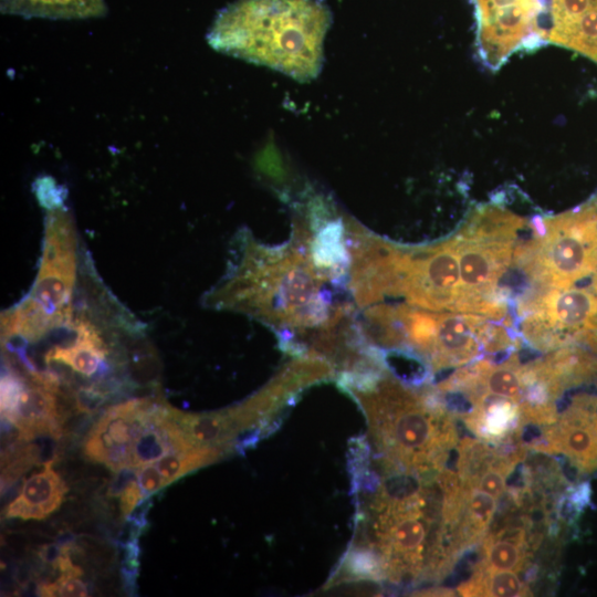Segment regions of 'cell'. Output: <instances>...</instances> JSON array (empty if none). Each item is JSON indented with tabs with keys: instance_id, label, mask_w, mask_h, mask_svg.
Segmentation results:
<instances>
[{
	"instance_id": "obj_3",
	"label": "cell",
	"mask_w": 597,
	"mask_h": 597,
	"mask_svg": "<svg viewBox=\"0 0 597 597\" xmlns=\"http://www.w3.org/2000/svg\"><path fill=\"white\" fill-rule=\"evenodd\" d=\"M522 226V219L506 210L485 208L454 235L461 280L458 313L504 317L506 307L496 289L514 262Z\"/></svg>"
},
{
	"instance_id": "obj_10",
	"label": "cell",
	"mask_w": 597,
	"mask_h": 597,
	"mask_svg": "<svg viewBox=\"0 0 597 597\" xmlns=\"http://www.w3.org/2000/svg\"><path fill=\"white\" fill-rule=\"evenodd\" d=\"M1 12L23 18L90 19L107 12L104 0H0Z\"/></svg>"
},
{
	"instance_id": "obj_14",
	"label": "cell",
	"mask_w": 597,
	"mask_h": 597,
	"mask_svg": "<svg viewBox=\"0 0 597 597\" xmlns=\"http://www.w3.org/2000/svg\"><path fill=\"white\" fill-rule=\"evenodd\" d=\"M34 191L40 203L48 210L63 207L64 191L50 177L39 178L34 182Z\"/></svg>"
},
{
	"instance_id": "obj_8",
	"label": "cell",
	"mask_w": 597,
	"mask_h": 597,
	"mask_svg": "<svg viewBox=\"0 0 597 597\" xmlns=\"http://www.w3.org/2000/svg\"><path fill=\"white\" fill-rule=\"evenodd\" d=\"M32 385L23 386L13 410L4 416L20 431L22 439L61 432L54 390L32 375Z\"/></svg>"
},
{
	"instance_id": "obj_16",
	"label": "cell",
	"mask_w": 597,
	"mask_h": 597,
	"mask_svg": "<svg viewBox=\"0 0 597 597\" xmlns=\"http://www.w3.org/2000/svg\"><path fill=\"white\" fill-rule=\"evenodd\" d=\"M105 401V394L94 388H82L75 395L76 408L86 413L95 412Z\"/></svg>"
},
{
	"instance_id": "obj_13",
	"label": "cell",
	"mask_w": 597,
	"mask_h": 597,
	"mask_svg": "<svg viewBox=\"0 0 597 597\" xmlns=\"http://www.w3.org/2000/svg\"><path fill=\"white\" fill-rule=\"evenodd\" d=\"M41 596L82 597L87 596L85 584L77 576L61 575L53 584H43L39 589Z\"/></svg>"
},
{
	"instance_id": "obj_9",
	"label": "cell",
	"mask_w": 597,
	"mask_h": 597,
	"mask_svg": "<svg viewBox=\"0 0 597 597\" xmlns=\"http://www.w3.org/2000/svg\"><path fill=\"white\" fill-rule=\"evenodd\" d=\"M67 489L51 463L32 474L7 509L8 517L43 520L61 505Z\"/></svg>"
},
{
	"instance_id": "obj_18",
	"label": "cell",
	"mask_w": 597,
	"mask_h": 597,
	"mask_svg": "<svg viewBox=\"0 0 597 597\" xmlns=\"http://www.w3.org/2000/svg\"><path fill=\"white\" fill-rule=\"evenodd\" d=\"M66 551V547H61L57 544H46L40 547L39 555L43 562L56 567L60 558Z\"/></svg>"
},
{
	"instance_id": "obj_7",
	"label": "cell",
	"mask_w": 597,
	"mask_h": 597,
	"mask_svg": "<svg viewBox=\"0 0 597 597\" xmlns=\"http://www.w3.org/2000/svg\"><path fill=\"white\" fill-rule=\"evenodd\" d=\"M72 324L73 334L53 344L44 359L46 364H63L90 377L101 369L108 350L98 328L88 318H72Z\"/></svg>"
},
{
	"instance_id": "obj_4",
	"label": "cell",
	"mask_w": 597,
	"mask_h": 597,
	"mask_svg": "<svg viewBox=\"0 0 597 597\" xmlns=\"http://www.w3.org/2000/svg\"><path fill=\"white\" fill-rule=\"evenodd\" d=\"M325 23L324 8L311 0H240L219 13L208 40L217 50L254 60L271 34L304 40Z\"/></svg>"
},
{
	"instance_id": "obj_6",
	"label": "cell",
	"mask_w": 597,
	"mask_h": 597,
	"mask_svg": "<svg viewBox=\"0 0 597 597\" xmlns=\"http://www.w3.org/2000/svg\"><path fill=\"white\" fill-rule=\"evenodd\" d=\"M155 404L133 399L107 409L84 443L85 454L115 472L130 467L132 446Z\"/></svg>"
},
{
	"instance_id": "obj_11",
	"label": "cell",
	"mask_w": 597,
	"mask_h": 597,
	"mask_svg": "<svg viewBox=\"0 0 597 597\" xmlns=\"http://www.w3.org/2000/svg\"><path fill=\"white\" fill-rule=\"evenodd\" d=\"M220 452L211 448L172 450L157 460L155 465L167 486L186 473L214 461Z\"/></svg>"
},
{
	"instance_id": "obj_19",
	"label": "cell",
	"mask_w": 597,
	"mask_h": 597,
	"mask_svg": "<svg viewBox=\"0 0 597 597\" xmlns=\"http://www.w3.org/2000/svg\"><path fill=\"white\" fill-rule=\"evenodd\" d=\"M151 506V501L149 499L146 500V498L132 511L129 515H127V520L129 523L143 527L146 524V514L148 510Z\"/></svg>"
},
{
	"instance_id": "obj_2",
	"label": "cell",
	"mask_w": 597,
	"mask_h": 597,
	"mask_svg": "<svg viewBox=\"0 0 597 597\" xmlns=\"http://www.w3.org/2000/svg\"><path fill=\"white\" fill-rule=\"evenodd\" d=\"M344 387L365 409L378 446L410 472L437 469L455 440L443 409L421 394L376 370L344 378Z\"/></svg>"
},
{
	"instance_id": "obj_12",
	"label": "cell",
	"mask_w": 597,
	"mask_h": 597,
	"mask_svg": "<svg viewBox=\"0 0 597 597\" xmlns=\"http://www.w3.org/2000/svg\"><path fill=\"white\" fill-rule=\"evenodd\" d=\"M527 561L525 544L489 537L484 543V557L480 568L485 570L520 572Z\"/></svg>"
},
{
	"instance_id": "obj_5",
	"label": "cell",
	"mask_w": 597,
	"mask_h": 597,
	"mask_svg": "<svg viewBox=\"0 0 597 597\" xmlns=\"http://www.w3.org/2000/svg\"><path fill=\"white\" fill-rule=\"evenodd\" d=\"M76 238L72 220L62 207L46 218L40 270L30 297L54 320L56 326L72 316L71 298L76 277Z\"/></svg>"
},
{
	"instance_id": "obj_15",
	"label": "cell",
	"mask_w": 597,
	"mask_h": 597,
	"mask_svg": "<svg viewBox=\"0 0 597 597\" xmlns=\"http://www.w3.org/2000/svg\"><path fill=\"white\" fill-rule=\"evenodd\" d=\"M137 480L144 499L166 486L165 480L155 464H146L137 471Z\"/></svg>"
},
{
	"instance_id": "obj_1",
	"label": "cell",
	"mask_w": 597,
	"mask_h": 597,
	"mask_svg": "<svg viewBox=\"0 0 597 597\" xmlns=\"http://www.w3.org/2000/svg\"><path fill=\"white\" fill-rule=\"evenodd\" d=\"M308 228L297 224L277 247L242 237V253L207 297L208 305L242 312L281 333L301 349L317 334L353 315L348 302L334 300L328 284L343 281L320 268L311 253Z\"/></svg>"
},
{
	"instance_id": "obj_17",
	"label": "cell",
	"mask_w": 597,
	"mask_h": 597,
	"mask_svg": "<svg viewBox=\"0 0 597 597\" xmlns=\"http://www.w3.org/2000/svg\"><path fill=\"white\" fill-rule=\"evenodd\" d=\"M122 513L127 516L144 500L137 478L130 480L119 493Z\"/></svg>"
}]
</instances>
